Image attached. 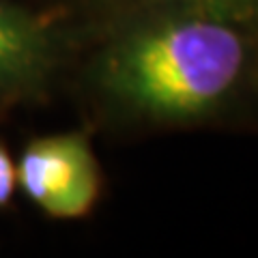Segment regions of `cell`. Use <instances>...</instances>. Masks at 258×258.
Listing matches in <instances>:
<instances>
[{"mask_svg": "<svg viewBox=\"0 0 258 258\" xmlns=\"http://www.w3.org/2000/svg\"><path fill=\"white\" fill-rule=\"evenodd\" d=\"M120 9L88 76L110 114L157 132L258 125V24L176 3Z\"/></svg>", "mask_w": 258, "mask_h": 258, "instance_id": "1", "label": "cell"}, {"mask_svg": "<svg viewBox=\"0 0 258 258\" xmlns=\"http://www.w3.org/2000/svg\"><path fill=\"white\" fill-rule=\"evenodd\" d=\"M22 191L45 215L78 220L101 196V170L88 138L80 132L32 140L15 166Z\"/></svg>", "mask_w": 258, "mask_h": 258, "instance_id": "2", "label": "cell"}, {"mask_svg": "<svg viewBox=\"0 0 258 258\" xmlns=\"http://www.w3.org/2000/svg\"><path fill=\"white\" fill-rule=\"evenodd\" d=\"M62 58V39L37 13L0 0V95L45 86Z\"/></svg>", "mask_w": 258, "mask_h": 258, "instance_id": "3", "label": "cell"}, {"mask_svg": "<svg viewBox=\"0 0 258 258\" xmlns=\"http://www.w3.org/2000/svg\"><path fill=\"white\" fill-rule=\"evenodd\" d=\"M151 3H176V5H189L198 9L215 11L222 15L258 24V0H120V7L125 5H151Z\"/></svg>", "mask_w": 258, "mask_h": 258, "instance_id": "4", "label": "cell"}, {"mask_svg": "<svg viewBox=\"0 0 258 258\" xmlns=\"http://www.w3.org/2000/svg\"><path fill=\"white\" fill-rule=\"evenodd\" d=\"M18 185V176H15V164L9 157L7 149L0 144V207H5L13 196V189Z\"/></svg>", "mask_w": 258, "mask_h": 258, "instance_id": "5", "label": "cell"}]
</instances>
